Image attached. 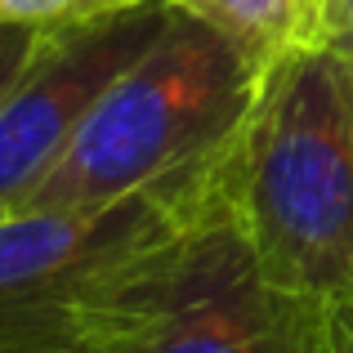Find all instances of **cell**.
<instances>
[{
	"mask_svg": "<svg viewBox=\"0 0 353 353\" xmlns=\"http://www.w3.org/2000/svg\"><path fill=\"white\" fill-rule=\"evenodd\" d=\"M228 148V143H224ZM224 157V152H219ZM99 353H336L331 313L268 282L241 233L224 179L197 215L117 291Z\"/></svg>",
	"mask_w": 353,
	"mask_h": 353,
	"instance_id": "cell-3",
	"label": "cell"
},
{
	"mask_svg": "<svg viewBox=\"0 0 353 353\" xmlns=\"http://www.w3.org/2000/svg\"><path fill=\"white\" fill-rule=\"evenodd\" d=\"M165 23L170 9L157 0H103L45 27L41 50L0 99V219L23 210L81 121L152 50Z\"/></svg>",
	"mask_w": 353,
	"mask_h": 353,
	"instance_id": "cell-5",
	"label": "cell"
},
{
	"mask_svg": "<svg viewBox=\"0 0 353 353\" xmlns=\"http://www.w3.org/2000/svg\"><path fill=\"white\" fill-rule=\"evenodd\" d=\"M331 340H336V353H353V309L331 313Z\"/></svg>",
	"mask_w": 353,
	"mask_h": 353,
	"instance_id": "cell-10",
	"label": "cell"
},
{
	"mask_svg": "<svg viewBox=\"0 0 353 353\" xmlns=\"http://www.w3.org/2000/svg\"><path fill=\"white\" fill-rule=\"evenodd\" d=\"M259 81L228 36L170 9L152 50L108 85L23 210H90L197 170L241 130Z\"/></svg>",
	"mask_w": 353,
	"mask_h": 353,
	"instance_id": "cell-2",
	"label": "cell"
},
{
	"mask_svg": "<svg viewBox=\"0 0 353 353\" xmlns=\"http://www.w3.org/2000/svg\"><path fill=\"white\" fill-rule=\"evenodd\" d=\"M77 353H99V349H77Z\"/></svg>",
	"mask_w": 353,
	"mask_h": 353,
	"instance_id": "cell-12",
	"label": "cell"
},
{
	"mask_svg": "<svg viewBox=\"0 0 353 353\" xmlns=\"http://www.w3.org/2000/svg\"><path fill=\"white\" fill-rule=\"evenodd\" d=\"M157 5L188 14L215 27L219 36H228L259 68V77L300 50H327L318 41L313 0H157Z\"/></svg>",
	"mask_w": 353,
	"mask_h": 353,
	"instance_id": "cell-6",
	"label": "cell"
},
{
	"mask_svg": "<svg viewBox=\"0 0 353 353\" xmlns=\"http://www.w3.org/2000/svg\"><path fill=\"white\" fill-rule=\"evenodd\" d=\"M349 9H353V0H313V23H318L322 45L340 41V32H345V23H349Z\"/></svg>",
	"mask_w": 353,
	"mask_h": 353,
	"instance_id": "cell-9",
	"label": "cell"
},
{
	"mask_svg": "<svg viewBox=\"0 0 353 353\" xmlns=\"http://www.w3.org/2000/svg\"><path fill=\"white\" fill-rule=\"evenodd\" d=\"M219 179L268 282L353 309V81L331 45L264 72Z\"/></svg>",
	"mask_w": 353,
	"mask_h": 353,
	"instance_id": "cell-1",
	"label": "cell"
},
{
	"mask_svg": "<svg viewBox=\"0 0 353 353\" xmlns=\"http://www.w3.org/2000/svg\"><path fill=\"white\" fill-rule=\"evenodd\" d=\"M94 5H103V0H0V32L5 27H54Z\"/></svg>",
	"mask_w": 353,
	"mask_h": 353,
	"instance_id": "cell-7",
	"label": "cell"
},
{
	"mask_svg": "<svg viewBox=\"0 0 353 353\" xmlns=\"http://www.w3.org/2000/svg\"><path fill=\"white\" fill-rule=\"evenodd\" d=\"M331 50L345 59V68H349V81H353V9H349V23H345V32H340V41L331 45Z\"/></svg>",
	"mask_w": 353,
	"mask_h": 353,
	"instance_id": "cell-11",
	"label": "cell"
},
{
	"mask_svg": "<svg viewBox=\"0 0 353 353\" xmlns=\"http://www.w3.org/2000/svg\"><path fill=\"white\" fill-rule=\"evenodd\" d=\"M219 152L108 206L14 210L0 219V353L94 349L99 322L130 273L210 197Z\"/></svg>",
	"mask_w": 353,
	"mask_h": 353,
	"instance_id": "cell-4",
	"label": "cell"
},
{
	"mask_svg": "<svg viewBox=\"0 0 353 353\" xmlns=\"http://www.w3.org/2000/svg\"><path fill=\"white\" fill-rule=\"evenodd\" d=\"M45 41V27H5L0 32V99L5 90L18 81V72L32 63V54L41 50Z\"/></svg>",
	"mask_w": 353,
	"mask_h": 353,
	"instance_id": "cell-8",
	"label": "cell"
}]
</instances>
